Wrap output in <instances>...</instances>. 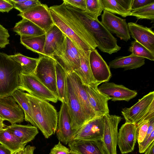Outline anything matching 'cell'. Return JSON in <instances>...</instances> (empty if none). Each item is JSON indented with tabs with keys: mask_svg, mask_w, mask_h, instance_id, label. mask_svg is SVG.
Listing matches in <instances>:
<instances>
[{
	"mask_svg": "<svg viewBox=\"0 0 154 154\" xmlns=\"http://www.w3.org/2000/svg\"><path fill=\"white\" fill-rule=\"evenodd\" d=\"M136 125L137 140L138 143L141 142L143 140L147 134L149 125V121H143Z\"/></svg>",
	"mask_w": 154,
	"mask_h": 154,
	"instance_id": "obj_37",
	"label": "cell"
},
{
	"mask_svg": "<svg viewBox=\"0 0 154 154\" xmlns=\"http://www.w3.org/2000/svg\"><path fill=\"white\" fill-rule=\"evenodd\" d=\"M20 43L27 49L39 54L44 55L45 34L39 36H20Z\"/></svg>",
	"mask_w": 154,
	"mask_h": 154,
	"instance_id": "obj_29",
	"label": "cell"
},
{
	"mask_svg": "<svg viewBox=\"0 0 154 154\" xmlns=\"http://www.w3.org/2000/svg\"><path fill=\"white\" fill-rule=\"evenodd\" d=\"M54 24L73 43L78 49L91 51L97 47L93 38L81 20L63 2L48 8Z\"/></svg>",
	"mask_w": 154,
	"mask_h": 154,
	"instance_id": "obj_1",
	"label": "cell"
},
{
	"mask_svg": "<svg viewBox=\"0 0 154 154\" xmlns=\"http://www.w3.org/2000/svg\"><path fill=\"white\" fill-rule=\"evenodd\" d=\"M13 8L12 4L8 0H0V11L8 13Z\"/></svg>",
	"mask_w": 154,
	"mask_h": 154,
	"instance_id": "obj_44",
	"label": "cell"
},
{
	"mask_svg": "<svg viewBox=\"0 0 154 154\" xmlns=\"http://www.w3.org/2000/svg\"><path fill=\"white\" fill-rule=\"evenodd\" d=\"M9 37L8 30L0 24V48H5L9 44Z\"/></svg>",
	"mask_w": 154,
	"mask_h": 154,
	"instance_id": "obj_40",
	"label": "cell"
},
{
	"mask_svg": "<svg viewBox=\"0 0 154 154\" xmlns=\"http://www.w3.org/2000/svg\"><path fill=\"white\" fill-rule=\"evenodd\" d=\"M12 96L23 110L24 114V119L33 125V118L26 93L22 90H16L12 95Z\"/></svg>",
	"mask_w": 154,
	"mask_h": 154,
	"instance_id": "obj_31",
	"label": "cell"
},
{
	"mask_svg": "<svg viewBox=\"0 0 154 154\" xmlns=\"http://www.w3.org/2000/svg\"><path fill=\"white\" fill-rule=\"evenodd\" d=\"M130 35L154 54V33L150 28L132 22L128 23Z\"/></svg>",
	"mask_w": 154,
	"mask_h": 154,
	"instance_id": "obj_21",
	"label": "cell"
},
{
	"mask_svg": "<svg viewBox=\"0 0 154 154\" xmlns=\"http://www.w3.org/2000/svg\"><path fill=\"white\" fill-rule=\"evenodd\" d=\"M18 89L26 91L33 96L48 102L56 103L58 100L57 97L33 74L21 72Z\"/></svg>",
	"mask_w": 154,
	"mask_h": 154,
	"instance_id": "obj_8",
	"label": "cell"
},
{
	"mask_svg": "<svg viewBox=\"0 0 154 154\" xmlns=\"http://www.w3.org/2000/svg\"><path fill=\"white\" fill-rule=\"evenodd\" d=\"M67 97L66 103L73 130L77 131L86 123L79 102L67 74L66 79Z\"/></svg>",
	"mask_w": 154,
	"mask_h": 154,
	"instance_id": "obj_10",
	"label": "cell"
},
{
	"mask_svg": "<svg viewBox=\"0 0 154 154\" xmlns=\"http://www.w3.org/2000/svg\"><path fill=\"white\" fill-rule=\"evenodd\" d=\"M9 56L20 65L22 70L21 73L33 74L37 66L38 58L27 57L20 53Z\"/></svg>",
	"mask_w": 154,
	"mask_h": 154,
	"instance_id": "obj_33",
	"label": "cell"
},
{
	"mask_svg": "<svg viewBox=\"0 0 154 154\" xmlns=\"http://www.w3.org/2000/svg\"><path fill=\"white\" fill-rule=\"evenodd\" d=\"M41 3L38 0L25 1L17 3H12L13 8L22 13L34 7L40 5Z\"/></svg>",
	"mask_w": 154,
	"mask_h": 154,
	"instance_id": "obj_38",
	"label": "cell"
},
{
	"mask_svg": "<svg viewBox=\"0 0 154 154\" xmlns=\"http://www.w3.org/2000/svg\"><path fill=\"white\" fill-rule=\"evenodd\" d=\"M98 88L100 92L113 101L124 100L128 102L137 95L136 91L113 82H104Z\"/></svg>",
	"mask_w": 154,
	"mask_h": 154,
	"instance_id": "obj_19",
	"label": "cell"
},
{
	"mask_svg": "<svg viewBox=\"0 0 154 154\" xmlns=\"http://www.w3.org/2000/svg\"><path fill=\"white\" fill-rule=\"evenodd\" d=\"M136 125L125 122L122 125L118 133L117 145L122 154L132 152L137 141Z\"/></svg>",
	"mask_w": 154,
	"mask_h": 154,
	"instance_id": "obj_20",
	"label": "cell"
},
{
	"mask_svg": "<svg viewBox=\"0 0 154 154\" xmlns=\"http://www.w3.org/2000/svg\"><path fill=\"white\" fill-rule=\"evenodd\" d=\"M89 61L92 74L96 82L99 85L108 82L112 76L110 68L96 49L91 51Z\"/></svg>",
	"mask_w": 154,
	"mask_h": 154,
	"instance_id": "obj_16",
	"label": "cell"
},
{
	"mask_svg": "<svg viewBox=\"0 0 154 154\" xmlns=\"http://www.w3.org/2000/svg\"><path fill=\"white\" fill-rule=\"evenodd\" d=\"M63 1L65 4L81 10L86 11V0H63Z\"/></svg>",
	"mask_w": 154,
	"mask_h": 154,
	"instance_id": "obj_41",
	"label": "cell"
},
{
	"mask_svg": "<svg viewBox=\"0 0 154 154\" xmlns=\"http://www.w3.org/2000/svg\"><path fill=\"white\" fill-rule=\"evenodd\" d=\"M5 128L25 144L33 140L38 133L36 127L29 125L14 124Z\"/></svg>",
	"mask_w": 154,
	"mask_h": 154,
	"instance_id": "obj_25",
	"label": "cell"
},
{
	"mask_svg": "<svg viewBox=\"0 0 154 154\" xmlns=\"http://www.w3.org/2000/svg\"><path fill=\"white\" fill-rule=\"evenodd\" d=\"M67 74L80 104L86 123L97 116L89 104L85 86L74 72L67 73Z\"/></svg>",
	"mask_w": 154,
	"mask_h": 154,
	"instance_id": "obj_12",
	"label": "cell"
},
{
	"mask_svg": "<svg viewBox=\"0 0 154 154\" xmlns=\"http://www.w3.org/2000/svg\"><path fill=\"white\" fill-rule=\"evenodd\" d=\"M103 130V116L96 117L85 123L77 131L73 140H101Z\"/></svg>",
	"mask_w": 154,
	"mask_h": 154,
	"instance_id": "obj_14",
	"label": "cell"
},
{
	"mask_svg": "<svg viewBox=\"0 0 154 154\" xmlns=\"http://www.w3.org/2000/svg\"><path fill=\"white\" fill-rule=\"evenodd\" d=\"M145 64V58L131 54L125 57L116 58L109 63V68H122L124 70L136 69Z\"/></svg>",
	"mask_w": 154,
	"mask_h": 154,
	"instance_id": "obj_26",
	"label": "cell"
},
{
	"mask_svg": "<svg viewBox=\"0 0 154 154\" xmlns=\"http://www.w3.org/2000/svg\"><path fill=\"white\" fill-rule=\"evenodd\" d=\"M4 120L0 116V133L5 128V125L3 122Z\"/></svg>",
	"mask_w": 154,
	"mask_h": 154,
	"instance_id": "obj_48",
	"label": "cell"
},
{
	"mask_svg": "<svg viewBox=\"0 0 154 154\" xmlns=\"http://www.w3.org/2000/svg\"><path fill=\"white\" fill-rule=\"evenodd\" d=\"M20 65L9 55L0 52V98L12 96L20 85Z\"/></svg>",
	"mask_w": 154,
	"mask_h": 154,
	"instance_id": "obj_4",
	"label": "cell"
},
{
	"mask_svg": "<svg viewBox=\"0 0 154 154\" xmlns=\"http://www.w3.org/2000/svg\"><path fill=\"white\" fill-rule=\"evenodd\" d=\"M0 116L11 125L22 122L24 119L23 110L12 96L0 98Z\"/></svg>",
	"mask_w": 154,
	"mask_h": 154,
	"instance_id": "obj_17",
	"label": "cell"
},
{
	"mask_svg": "<svg viewBox=\"0 0 154 154\" xmlns=\"http://www.w3.org/2000/svg\"><path fill=\"white\" fill-rule=\"evenodd\" d=\"M121 116L109 113L103 116V130L101 141L108 154H117L118 126Z\"/></svg>",
	"mask_w": 154,
	"mask_h": 154,
	"instance_id": "obj_9",
	"label": "cell"
},
{
	"mask_svg": "<svg viewBox=\"0 0 154 154\" xmlns=\"http://www.w3.org/2000/svg\"><path fill=\"white\" fill-rule=\"evenodd\" d=\"M132 0H101L104 10L124 17L130 16Z\"/></svg>",
	"mask_w": 154,
	"mask_h": 154,
	"instance_id": "obj_27",
	"label": "cell"
},
{
	"mask_svg": "<svg viewBox=\"0 0 154 154\" xmlns=\"http://www.w3.org/2000/svg\"><path fill=\"white\" fill-rule=\"evenodd\" d=\"M79 50L72 41L66 36L65 41L61 46L50 57L54 59L66 73L71 72L80 67Z\"/></svg>",
	"mask_w": 154,
	"mask_h": 154,
	"instance_id": "obj_6",
	"label": "cell"
},
{
	"mask_svg": "<svg viewBox=\"0 0 154 154\" xmlns=\"http://www.w3.org/2000/svg\"><path fill=\"white\" fill-rule=\"evenodd\" d=\"M23 149L20 150L13 152L12 154H21Z\"/></svg>",
	"mask_w": 154,
	"mask_h": 154,
	"instance_id": "obj_49",
	"label": "cell"
},
{
	"mask_svg": "<svg viewBox=\"0 0 154 154\" xmlns=\"http://www.w3.org/2000/svg\"><path fill=\"white\" fill-rule=\"evenodd\" d=\"M12 152L2 144H0V154H12Z\"/></svg>",
	"mask_w": 154,
	"mask_h": 154,
	"instance_id": "obj_46",
	"label": "cell"
},
{
	"mask_svg": "<svg viewBox=\"0 0 154 154\" xmlns=\"http://www.w3.org/2000/svg\"><path fill=\"white\" fill-rule=\"evenodd\" d=\"M56 134L59 141L65 144L73 140L77 131L71 127V120L66 104L62 103L58 114Z\"/></svg>",
	"mask_w": 154,
	"mask_h": 154,
	"instance_id": "obj_15",
	"label": "cell"
},
{
	"mask_svg": "<svg viewBox=\"0 0 154 154\" xmlns=\"http://www.w3.org/2000/svg\"><path fill=\"white\" fill-rule=\"evenodd\" d=\"M79 50L80 60V67L73 72L85 86L98 84L94 78L90 66L89 56L91 51H85L79 49Z\"/></svg>",
	"mask_w": 154,
	"mask_h": 154,
	"instance_id": "obj_24",
	"label": "cell"
},
{
	"mask_svg": "<svg viewBox=\"0 0 154 154\" xmlns=\"http://www.w3.org/2000/svg\"><path fill=\"white\" fill-rule=\"evenodd\" d=\"M153 2H154V0H132L131 5V11L143 7Z\"/></svg>",
	"mask_w": 154,
	"mask_h": 154,
	"instance_id": "obj_43",
	"label": "cell"
},
{
	"mask_svg": "<svg viewBox=\"0 0 154 154\" xmlns=\"http://www.w3.org/2000/svg\"><path fill=\"white\" fill-rule=\"evenodd\" d=\"M56 85L58 92V100L62 103H66L67 97L66 86V72L56 61Z\"/></svg>",
	"mask_w": 154,
	"mask_h": 154,
	"instance_id": "obj_32",
	"label": "cell"
},
{
	"mask_svg": "<svg viewBox=\"0 0 154 154\" xmlns=\"http://www.w3.org/2000/svg\"><path fill=\"white\" fill-rule=\"evenodd\" d=\"M99 85L95 84L85 86L89 104L97 117L109 113L108 102L110 100L99 90Z\"/></svg>",
	"mask_w": 154,
	"mask_h": 154,
	"instance_id": "obj_18",
	"label": "cell"
},
{
	"mask_svg": "<svg viewBox=\"0 0 154 154\" xmlns=\"http://www.w3.org/2000/svg\"><path fill=\"white\" fill-rule=\"evenodd\" d=\"M13 30L20 36H37L45 34V32L37 25L24 18L16 23Z\"/></svg>",
	"mask_w": 154,
	"mask_h": 154,
	"instance_id": "obj_28",
	"label": "cell"
},
{
	"mask_svg": "<svg viewBox=\"0 0 154 154\" xmlns=\"http://www.w3.org/2000/svg\"><path fill=\"white\" fill-rule=\"evenodd\" d=\"M125 122L138 124L154 118V91L144 96L133 106L121 111Z\"/></svg>",
	"mask_w": 154,
	"mask_h": 154,
	"instance_id": "obj_5",
	"label": "cell"
},
{
	"mask_svg": "<svg viewBox=\"0 0 154 154\" xmlns=\"http://www.w3.org/2000/svg\"><path fill=\"white\" fill-rule=\"evenodd\" d=\"M86 9L85 11L93 18L98 19L104 10L101 0H86Z\"/></svg>",
	"mask_w": 154,
	"mask_h": 154,
	"instance_id": "obj_36",
	"label": "cell"
},
{
	"mask_svg": "<svg viewBox=\"0 0 154 154\" xmlns=\"http://www.w3.org/2000/svg\"><path fill=\"white\" fill-rule=\"evenodd\" d=\"M101 22L110 32L116 34L121 39L126 42L130 39L128 25L125 19L104 10Z\"/></svg>",
	"mask_w": 154,
	"mask_h": 154,
	"instance_id": "obj_13",
	"label": "cell"
},
{
	"mask_svg": "<svg viewBox=\"0 0 154 154\" xmlns=\"http://www.w3.org/2000/svg\"><path fill=\"white\" fill-rule=\"evenodd\" d=\"M65 4L66 8L81 20L100 51L111 54L121 49L116 38L98 19H93L85 11Z\"/></svg>",
	"mask_w": 154,
	"mask_h": 154,
	"instance_id": "obj_2",
	"label": "cell"
},
{
	"mask_svg": "<svg viewBox=\"0 0 154 154\" xmlns=\"http://www.w3.org/2000/svg\"><path fill=\"white\" fill-rule=\"evenodd\" d=\"M144 154H154V142H153L145 152Z\"/></svg>",
	"mask_w": 154,
	"mask_h": 154,
	"instance_id": "obj_47",
	"label": "cell"
},
{
	"mask_svg": "<svg viewBox=\"0 0 154 154\" xmlns=\"http://www.w3.org/2000/svg\"><path fill=\"white\" fill-rule=\"evenodd\" d=\"M26 96L31 110L33 126L48 138L55 134L57 125L58 113L55 107L47 101L28 93Z\"/></svg>",
	"mask_w": 154,
	"mask_h": 154,
	"instance_id": "obj_3",
	"label": "cell"
},
{
	"mask_svg": "<svg viewBox=\"0 0 154 154\" xmlns=\"http://www.w3.org/2000/svg\"><path fill=\"white\" fill-rule=\"evenodd\" d=\"M71 152L68 148L63 145L59 141L51 149L49 154H70Z\"/></svg>",
	"mask_w": 154,
	"mask_h": 154,
	"instance_id": "obj_42",
	"label": "cell"
},
{
	"mask_svg": "<svg viewBox=\"0 0 154 154\" xmlns=\"http://www.w3.org/2000/svg\"><path fill=\"white\" fill-rule=\"evenodd\" d=\"M35 149L34 146L28 145L23 150L21 154H34Z\"/></svg>",
	"mask_w": 154,
	"mask_h": 154,
	"instance_id": "obj_45",
	"label": "cell"
},
{
	"mask_svg": "<svg viewBox=\"0 0 154 154\" xmlns=\"http://www.w3.org/2000/svg\"><path fill=\"white\" fill-rule=\"evenodd\" d=\"M68 144L70 152L75 154H108L101 140H74Z\"/></svg>",
	"mask_w": 154,
	"mask_h": 154,
	"instance_id": "obj_22",
	"label": "cell"
},
{
	"mask_svg": "<svg viewBox=\"0 0 154 154\" xmlns=\"http://www.w3.org/2000/svg\"><path fill=\"white\" fill-rule=\"evenodd\" d=\"M130 16H135L138 19H154V2L140 8L132 10Z\"/></svg>",
	"mask_w": 154,
	"mask_h": 154,
	"instance_id": "obj_34",
	"label": "cell"
},
{
	"mask_svg": "<svg viewBox=\"0 0 154 154\" xmlns=\"http://www.w3.org/2000/svg\"><path fill=\"white\" fill-rule=\"evenodd\" d=\"M154 140V130L150 135L146 136L143 140L141 142L139 143V151L140 153L145 152L149 146Z\"/></svg>",
	"mask_w": 154,
	"mask_h": 154,
	"instance_id": "obj_39",
	"label": "cell"
},
{
	"mask_svg": "<svg viewBox=\"0 0 154 154\" xmlns=\"http://www.w3.org/2000/svg\"><path fill=\"white\" fill-rule=\"evenodd\" d=\"M75 154V153H73L72 152H71V154Z\"/></svg>",
	"mask_w": 154,
	"mask_h": 154,
	"instance_id": "obj_50",
	"label": "cell"
},
{
	"mask_svg": "<svg viewBox=\"0 0 154 154\" xmlns=\"http://www.w3.org/2000/svg\"><path fill=\"white\" fill-rule=\"evenodd\" d=\"M18 15L30 20L45 32L54 24L46 4H41Z\"/></svg>",
	"mask_w": 154,
	"mask_h": 154,
	"instance_id": "obj_11",
	"label": "cell"
},
{
	"mask_svg": "<svg viewBox=\"0 0 154 154\" xmlns=\"http://www.w3.org/2000/svg\"><path fill=\"white\" fill-rule=\"evenodd\" d=\"M33 74L58 97L56 85V61L52 57L39 54Z\"/></svg>",
	"mask_w": 154,
	"mask_h": 154,
	"instance_id": "obj_7",
	"label": "cell"
},
{
	"mask_svg": "<svg viewBox=\"0 0 154 154\" xmlns=\"http://www.w3.org/2000/svg\"><path fill=\"white\" fill-rule=\"evenodd\" d=\"M131 54L136 56L154 60V54L143 45L136 41L131 43L129 48Z\"/></svg>",
	"mask_w": 154,
	"mask_h": 154,
	"instance_id": "obj_35",
	"label": "cell"
},
{
	"mask_svg": "<svg viewBox=\"0 0 154 154\" xmlns=\"http://www.w3.org/2000/svg\"><path fill=\"white\" fill-rule=\"evenodd\" d=\"M45 34L44 54L51 56L61 46L66 35L55 24L45 32Z\"/></svg>",
	"mask_w": 154,
	"mask_h": 154,
	"instance_id": "obj_23",
	"label": "cell"
},
{
	"mask_svg": "<svg viewBox=\"0 0 154 154\" xmlns=\"http://www.w3.org/2000/svg\"><path fill=\"white\" fill-rule=\"evenodd\" d=\"M0 143L12 152L23 149L26 145L5 128L0 133Z\"/></svg>",
	"mask_w": 154,
	"mask_h": 154,
	"instance_id": "obj_30",
	"label": "cell"
}]
</instances>
